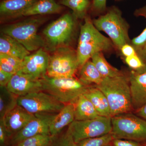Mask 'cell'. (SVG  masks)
Wrapping results in <instances>:
<instances>
[{"label": "cell", "mask_w": 146, "mask_h": 146, "mask_svg": "<svg viewBox=\"0 0 146 146\" xmlns=\"http://www.w3.org/2000/svg\"><path fill=\"white\" fill-rule=\"evenodd\" d=\"M103 93L109 103L112 117L133 111L129 76L104 78L96 85Z\"/></svg>", "instance_id": "obj_1"}, {"label": "cell", "mask_w": 146, "mask_h": 146, "mask_svg": "<svg viewBox=\"0 0 146 146\" xmlns=\"http://www.w3.org/2000/svg\"><path fill=\"white\" fill-rule=\"evenodd\" d=\"M84 19L76 51L80 69L96 53L109 51L114 46L110 39L97 29L89 17Z\"/></svg>", "instance_id": "obj_2"}, {"label": "cell", "mask_w": 146, "mask_h": 146, "mask_svg": "<svg viewBox=\"0 0 146 146\" xmlns=\"http://www.w3.org/2000/svg\"><path fill=\"white\" fill-rule=\"evenodd\" d=\"M45 20L43 18L27 19L6 26L2 29L1 33L16 39L29 51H36L46 46L44 39L37 33Z\"/></svg>", "instance_id": "obj_3"}, {"label": "cell", "mask_w": 146, "mask_h": 146, "mask_svg": "<svg viewBox=\"0 0 146 146\" xmlns=\"http://www.w3.org/2000/svg\"><path fill=\"white\" fill-rule=\"evenodd\" d=\"M41 80L42 91L65 104L74 103L89 86L75 77L54 78L46 75Z\"/></svg>", "instance_id": "obj_4"}, {"label": "cell", "mask_w": 146, "mask_h": 146, "mask_svg": "<svg viewBox=\"0 0 146 146\" xmlns=\"http://www.w3.org/2000/svg\"><path fill=\"white\" fill-rule=\"evenodd\" d=\"M99 31L104 32L109 36L113 44L118 50L125 44H131L129 36V26L117 7H112L105 14L92 21Z\"/></svg>", "instance_id": "obj_5"}, {"label": "cell", "mask_w": 146, "mask_h": 146, "mask_svg": "<svg viewBox=\"0 0 146 146\" xmlns=\"http://www.w3.org/2000/svg\"><path fill=\"white\" fill-rule=\"evenodd\" d=\"M111 133L114 139H126L146 143V120L132 112L111 117Z\"/></svg>", "instance_id": "obj_6"}, {"label": "cell", "mask_w": 146, "mask_h": 146, "mask_svg": "<svg viewBox=\"0 0 146 146\" xmlns=\"http://www.w3.org/2000/svg\"><path fill=\"white\" fill-rule=\"evenodd\" d=\"M76 19L72 13H67L50 24L43 31L45 48L53 52L60 47L69 46L74 32Z\"/></svg>", "instance_id": "obj_7"}, {"label": "cell", "mask_w": 146, "mask_h": 146, "mask_svg": "<svg viewBox=\"0 0 146 146\" xmlns=\"http://www.w3.org/2000/svg\"><path fill=\"white\" fill-rule=\"evenodd\" d=\"M49 56L47 76L50 77H75L79 66L76 51L69 46L60 47Z\"/></svg>", "instance_id": "obj_8"}, {"label": "cell", "mask_w": 146, "mask_h": 146, "mask_svg": "<svg viewBox=\"0 0 146 146\" xmlns=\"http://www.w3.org/2000/svg\"><path fill=\"white\" fill-rule=\"evenodd\" d=\"M76 143L87 138L99 137L110 133L112 127L111 117L100 116L84 121L74 120L68 126Z\"/></svg>", "instance_id": "obj_9"}, {"label": "cell", "mask_w": 146, "mask_h": 146, "mask_svg": "<svg viewBox=\"0 0 146 146\" xmlns=\"http://www.w3.org/2000/svg\"><path fill=\"white\" fill-rule=\"evenodd\" d=\"M18 105L32 114H57L65 104L44 91H39L18 97Z\"/></svg>", "instance_id": "obj_10"}, {"label": "cell", "mask_w": 146, "mask_h": 146, "mask_svg": "<svg viewBox=\"0 0 146 146\" xmlns=\"http://www.w3.org/2000/svg\"><path fill=\"white\" fill-rule=\"evenodd\" d=\"M56 114L42 113L35 114V117L21 131L11 137L10 146L15 145L27 138L39 134L50 135V127Z\"/></svg>", "instance_id": "obj_11"}, {"label": "cell", "mask_w": 146, "mask_h": 146, "mask_svg": "<svg viewBox=\"0 0 146 146\" xmlns=\"http://www.w3.org/2000/svg\"><path fill=\"white\" fill-rule=\"evenodd\" d=\"M49 55L41 48L27 56L23 61L20 72L36 79H41L47 75Z\"/></svg>", "instance_id": "obj_12"}, {"label": "cell", "mask_w": 146, "mask_h": 146, "mask_svg": "<svg viewBox=\"0 0 146 146\" xmlns=\"http://www.w3.org/2000/svg\"><path fill=\"white\" fill-rule=\"evenodd\" d=\"M9 91L18 97L42 91L41 79H36L19 71L13 75L6 86Z\"/></svg>", "instance_id": "obj_13"}, {"label": "cell", "mask_w": 146, "mask_h": 146, "mask_svg": "<svg viewBox=\"0 0 146 146\" xmlns=\"http://www.w3.org/2000/svg\"><path fill=\"white\" fill-rule=\"evenodd\" d=\"M129 76L133 112L146 103V72L131 71Z\"/></svg>", "instance_id": "obj_14"}, {"label": "cell", "mask_w": 146, "mask_h": 146, "mask_svg": "<svg viewBox=\"0 0 146 146\" xmlns=\"http://www.w3.org/2000/svg\"><path fill=\"white\" fill-rule=\"evenodd\" d=\"M35 117V115L29 113L23 108L17 105L0 119L3 120L6 127L12 136L23 129Z\"/></svg>", "instance_id": "obj_15"}, {"label": "cell", "mask_w": 146, "mask_h": 146, "mask_svg": "<svg viewBox=\"0 0 146 146\" xmlns=\"http://www.w3.org/2000/svg\"><path fill=\"white\" fill-rule=\"evenodd\" d=\"M37 0H2L0 3L1 19L22 16L26 10Z\"/></svg>", "instance_id": "obj_16"}, {"label": "cell", "mask_w": 146, "mask_h": 146, "mask_svg": "<svg viewBox=\"0 0 146 146\" xmlns=\"http://www.w3.org/2000/svg\"><path fill=\"white\" fill-rule=\"evenodd\" d=\"M75 120V106L74 103L66 104L56 114L50 127L51 136H56Z\"/></svg>", "instance_id": "obj_17"}, {"label": "cell", "mask_w": 146, "mask_h": 146, "mask_svg": "<svg viewBox=\"0 0 146 146\" xmlns=\"http://www.w3.org/2000/svg\"><path fill=\"white\" fill-rule=\"evenodd\" d=\"M0 54L13 56L22 60L31 54L30 52L16 39L2 33L0 36Z\"/></svg>", "instance_id": "obj_18"}, {"label": "cell", "mask_w": 146, "mask_h": 146, "mask_svg": "<svg viewBox=\"0 0 146 146\" xmlns=\"http://www.w3.org/2000/svg\"><path fill=\"white\" fill-rule=\"evenodd\" d=\"M83 95L92 103L100 116L112 117L106 97L96 85L89 86Z\"/></svg>", "instance_id": "obj_19"}, {"label": "cell", "mask_w": 146, "mask_h": 146, "mask_svg": "<svg viewBox=\"0 0 146 146\" xmlns=\"http://www.w3.org/2000/svg\"><path fill=\"white\" fill-rule=\"evenodd\" d=\"M63 7L55 0H37L22 14V16H35L60 13Z\"/></svg>", "instance_id": "obj_20"}, {"label": "cell", "mask_w": 146, "mask_h": 146, "mask_svg": "<svg viewBox=\"0 0 146 146\" xmlns=\"http://www.w3.org/2000/svg\"><path fill=\"white\" fill-rule=\"evenodd\" d=\"M74 104L75 106V120L92 119L100 116L92 103L83 94L80 95Z\"/></svg>", "instance_id": "obj_21"}, {"label": "cell", "mask_w": 146, "mask_h": 146, "mask_svg": "<svg viewBox=\"0 0 146 146\" xmlns=\"http://www.w3.org/2000/svg\"><path fill=\"white\" fill-rule=\"evenodd\" d=\"M104 78L91 60H88L80 69L78 79L86 86L98 85Z\"/></svg>", "instance_id": "obj_22"}, {"label": "cell", "mask_w": 146, "mask_h": 146, "mask_svg": "<svg viewBox=\"0 0 146 146\" xmlns=\"http://www.w3.org/2000/svg\"><path fill=\"white\" fill-rule=\"evenodd\" d=\"M91 59L97 70L104 78L114 77L124 74L122 71L110 64L105 58L102 52L96 53Z\"/></svg>", "instance_id": "obj_23"}, {"label": "cell", "mask_w": 146, "mask_h": 146, "mask_svg": "<svg viewBox=\"0 0 146 146\" xmlns=\"http://www.w3.org/2000/svg\"><path fill=\"white\" fill-rule=\"evenodd\" d=\"M18 98L9 91L6 86H0V119L18 105Z\"/></svg>", "instance_id": "obj_24"}, {"label": "cell", "mask_w": 146, "mask_h": 146, "mask_svg": "<svg viewBox=\"0 0 146 146\" xmlns=\"http://www.w3.org/2000/svg\"><path fill=\"white\" fill-rule=\"evenodd\" d=\"M60 4L70 9L76 19H84L90 6L89 0H61Z\"/></svg>", "instance_id": "obj_25"}, {"label": "cell", "mask_w": 146, "mask_h": 146, "mask_svg": "<svg viewBox=\"0 0 146 146\" xmlns=\"http://www.w3.org/2000/svg\"><path fill=\"white\" fill-rule=\"evenodd\" d=\"M23 61L17 58L0 54V69L15 74L21 70Z\"/></svg>", "instance_id": "obj_26"}, {"label": "cell", "mask_w": 146, "mask_h": 146, "mask_svg": "<svg viewBox=\"0 0 146 146\" xmlns=\"http://www.w3.org/2000/svg\"><path fill=\"white\" fill-rule=\"evenodd\" d=\"M52 136L48 134H39L27 138L12 146H47Z\"/></svg>", "instance_id": "obj_27"}, {"label": "cell", "mask_w": 146, "mask_h": 146, "mask_svg": "<svg viewBox=\"0 0 146 146\" xmlns=\"http://www.w3.org/2000/svg\"><path fill=\"white\" fill-rule=\"evenodd\" d=\"M47 146H77L68 129L62 131L56 136H52L51 141Z\"/></svg>", "instance_id": "obj_28"}, {"label": "cell", "mask_w": 146, "mask_h": 146, "mask_svg": "<svg viewBox=\"0 0 146 146\" xmlns=\"http://www.w3.org/2000/svg\"><path fill=\"white\" fill-rule=\"evenodd\" d=\"M135 15L136 16H143L146 19V6L136 10ZM131 44L133 46L136 52L146 46V26L141 34L131 40Z\"/></svg>", "instance_id": "obj_29"}, {"label": "cell", "mask_w": 146, "mask_h": 146, "mask_svg": "<svg viewBox=\"0 0 146 146\" xmlns=\"http://www.w3.org/2000/svg\"><path fill=\"white\" fill-rule=\"evenodd\" d=\"M113 139L110 133L99 137L84 139L76 144L77 146H105L110 145Z\"/></svg>", "instance_id": "obj_30"}, {"label": "cell", "mask_w": 146, "mask_h": 146, "mask_svg": "<svg viewBox=\"0 0 146 146\" xmlns=\"http://www.w3.org/2000/svg\"><path fill=\"white\" fill-rule=\"evenodd\" d=\"M125 58L126 63L133 70L139 72H145V65L138 54Z\"/></svg>", "instance_id": "obj_31"}, {"label": "cell", "mask_w": 146, "mask_h": 146, "mask_svg": "<svg viewBox=\"0 0 146 146\" xmlns=\"http://www.w3.org/2000/svg\"><path fill=\"white\" fill-rule=\"evenodd\" d=\"M12 135L6 127L2 119H0V145L10 146Z\"/></svg>", "instance_id": "obj_32"}, {"label": "cell", "mask_w": 146, "mask_h": 146, "mask_svg": "<svg viewBox=\"0 0 146 146\" xmlns=\"http://www.w3.org/2000/svg\"><path fill=\"white\" fill-rule=\"evenodd\" d=\"M111 144V146H146V143L121 139H114Z\"/></svg>", "instance_id": "obj_33"}, {"label": "cell", "mask_w": 146, "mask_h": 146, "mask_svg": "<svg viewBox=\"0 0 146 146\" xmlns=\"http://www.w3.org/2000/svg\"><path fill=\"white\" fill-rule=\"evenodd\" d=\"M107 0H93L92 7L96 13H100L105 11Z\"/></svg>", "instance_id": "obj_34"}, {"label": "cell", "mask_w": 146, "mask_h": 146, "mask_svg": "<svg viewBox=\"0 0 146 146\" xmlns=\"http://www.w3.org/2000/svg\"><path fill=\"white\" fill-rule=\"evenodd\" d=\"M120 51L125 57H129L137 54L136 50L131 44L124 45L121 48Z\"/></svg>", "instance_id": "obj_35"}, {"label": "cell", "mask_w": 146, "mask_h": 146, "mask_svg": "<svg viewBox=\"0 0 146 146\" xmlns=\"http://www.w3.org/2000/svg\"><path fill=\"white\" fill-rule=\"evenodd\" d=\"M13 75L0 69V86H7Z\"/></svg>", "instance_id": "obj_36"}, {"label": "cell", "mask_w": 146, "mask_h": 146, "mask_svg": "<svg viewBox=\"0 0 146 146\" xmlns=\"http://www.w3.org/2000/svg\"><path fill=\"white\" fill-rule=\"evenodd\" d=\"M134 112L136 115L146 120V103L143 107Z\"/></svg>", "instance_id": "obj_37"}, {"label": "cell", "mask_w": 146, "mask_h": 146, "mask_svg": "<svg viewBox=\"0 0 146 146\" xmlns=\"http://www.w3.org/2000/svg\"><path fill=\"white\" fill-rule=\"evenodd\" d=\"M136 53L143 63L145 66V72H146V46Z\"/></svg>", "instance_id": "obj_38"}, {"label": "cell", "mask_w": 146, "mask_h": 146, "mask_svg": "<svg viewBox=\"0 0 146 146\" xmlns=\"http://www.w3.org/2000/svg\"><path fill=\"white\" fill-rule=\"evenodd\" d=\"M105 146H111L110 145H107Z\"/></svg>", "instance_id": "obj_39"}]
</instances>
